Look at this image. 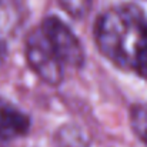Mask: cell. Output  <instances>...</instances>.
I'll return each instance as SVG.
<instances>
[{
    "mask_svg": "<svg viewBox=\"0 0 147 147\" xmlns=\"http://www.w3.org/2000/svg\"><path fill=\"white\" fill-rule=\"evenodd\" d=\"M40 27L66 67H80L83 64V47L76 34L64 22H61L56 16H50L42 22Z\"/></svg>",
    "mask_w": 147,
    "mask_h": 147,
    "instance_id": "3957f363",
    "label": "cell"
},
{
    "mask_svg": "<svg viewBox=\"0 0 147 147\" xmlns=\"http://www.w3.org/2000/svg\"><path fill=\"white\" fill-rule=\"evenodd\" d=\"M29 117L13 104L0 100V143H7L29 131Z\"/></svg>",
    "mask_w": 147,
    "mask_h": 147,
    "instance_id": "277c9868",
    "label": "cell"
},
{
    "mask_svg": "<svg viewBox=\"0 0 147 147\" xmlns=\"http://www.w3.org/2000/svg\"><path fill=\"white\" fill-rule=\"evenodd\" d=\"M61 9L74 19H83L89 14L93 0H59Z\"/></svg>",
    "mask_w": 147,
    "mask_h": 147,
    "instance_id": "52a82bcc",
    "label": "cell"
},
{
    "mask_svg": "<svg viewBox=\"0 0 147 147\" xmlns=\"http://www.w3.org/2000/svg\"><path fill=\"white\" fill-rule=\"evenodd\" d=\"M26 59L29 66L43 82L51 86H57L63 82L66 66L50 45L42 27L29 33L26 39Z\"/></svg>",
    "mask_w": 147,
    "mask_h": 147,
    "instance_id": "7a4b0ae2",
    "label": "cell"
},
{
    "mask_svg": "<svg viewBox=\"0 0 147 147\" xmlns=\"http://www.w3.org/2000/svg\"><path fill=\"white\" fill-rule=\"evenodd\" d=\"M98 50L114 66L147 79V19L136 4H120L97 19Z\"/></svg>",
    "mask_w": 147,
    "mask_h": 147,
    "instance_id": "6da1fadb",
    "label": "cell"
},
{
    "mask_svg": "<svg viewBox=\"0 0 147 147\" xmlns=\"http://www.w3.org/2000/svg\"><path fill=\"white\" fill-rule=\"evenodd\" d=\"M130 124L136 136L147 146V104H136L131 107Z\"/></svg>",
    "mask_w": 147,
    "mask_h": 147,
    "instance_id": "8992f818",
    "label": "cell"
},
{
    "mask_svg": "<svg viewBox=\"0 0 147 147\" xmlns=\"http://www.w3.org/2000/svg\"><path fill=\"white\" fill-rule=\"evenodd\" d=\"M20 20V9L16 0H0V33L11 32Z\"/></svg>",
    "mask_w": 147,
    "mask_h": 147,
    "instance_id": "5b68a950",
    "label": "cell"
}]
</instances>
